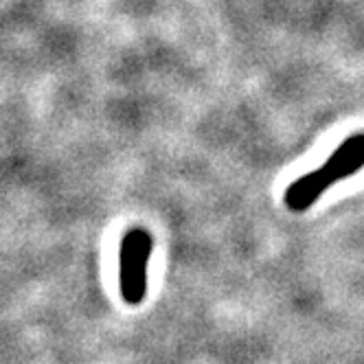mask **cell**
Masks as SVG:
<instances>
[{
    "mask_svg": "<svg viewBox=\"0 0 364 364\" xmlns=\"http://www.w3.org/2000/svg\"><path fill=\"white\" fill-rule=\"evenodd\" d=\"M362 167H364V132H358L338 145L316 171H309L292 182L283 196L285 206L294 213L307 211L331 185L358 173Z\"/></svg>",
    "mask_w": 364,
    "mask_h": 364,
    "instance_id": "1",
    "label": "cell"
},
{
    "mask_svg": "<svg viewBox=\"0 0 364 364\" xmlns=\"http://www.w3.org/2000/svg\"><path fill=\"white\" fill-rule=\"evenodd\" d=\"M151 235L145 228L127 230L119 248V288L127 305H139L147 292V264L151 255Z\"/></svg>",
    "mask_w": 364,
    "mask_h": 364,
    "instance_id": "2",
    "label": "cell"
}]
</instances>
